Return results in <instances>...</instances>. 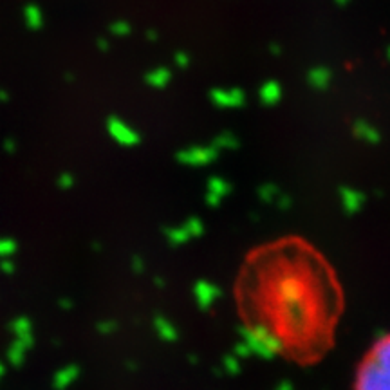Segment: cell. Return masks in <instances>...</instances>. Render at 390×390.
<instances>
[{"label":"cell","instance_id":"6da1fadb","mask_svg":"<svg viewBox=\"0 0 390 390\" xmlns=\"http://www.w3.org/2000/svg\"><path fill=\"white\" fill-rule=\"evenodd\" d=\"M234 302L258 347L307 367L334 347L345 291L320 247L300 235H282L247 252L235 276Z\"/></svg>","mask_w":390,"mask_h":390},{"label":"cell","instance_id":"7a4b0ae2","mask_svg":"<svg viewBox=\"0 0 390 390\" xmlns=\"http://www.w3.org/2000/svg\"><path fill=\"white\" fill-rule=\"evenodd\" d=\"M352 390H390V333L365 351L356 367Z\"/></svg>","mask_w":390,"mask_h":390},{"label":"cell","instance_id":"3957f363","mask_svg":"<svg viewBox=\"0 0 390 390\" xmlns=\"http://www.w3.org/2000/svg\"><path fill=\"white\" fill-rule=\"evenodd\" d=\"M329 78H331V74H329L327 69H314V71L311 72V80H313L314 85H327Z\"/></svg>","mask_w":390,"mask_h":390},{"label":"cell","instance_id":"277c9868","mask_svg":"<svg viewBox=\"0 0 390 390\" xmlns=\"http://www.w3.org/2000/svg\"><path fill=\"white\" fill-rule=\"evenodd\" d=\"M389 54H390V51H389Z\"/></svg>","mask_w":390,"mask_h":390}]
</instances>
